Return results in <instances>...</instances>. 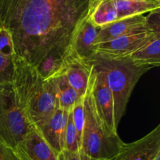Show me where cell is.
Instances as JSON below:
<instances>
[{
	"instance_id": "cell-12",
	"label": "cell",
	"mask_w": 160,
	"mask_h": 160,
	"mask_svg": "<svg viewBox=\"0 0 160 160\" xmlns=\"http://www.w3.org/2000/svg\"><path fill=\"white\" fill-rule=\"evenodd\" d=\"M15 149L21 160H58L57 154L35 128L27 134Z\"/></svg>"
},
{
	"instance_id": "cell-14",
	"label": "cell",
	"mask_w": 160,
	"mask_h": 160,
	"mask_svg": "<svg viewBox=\"0 0 160 160\" xmlns=\"http://www.w3.org/2000/svg\"><path fill=\"white\" fill-rule=\"evenodd\" d=\"M99 29L87 18L75 32L71 48L84 59L88 60L95 53L94 42Z\"/></svg>"
},
{
	"instance_id": "cell-17",
	"label": "cell",
	"mask_w": 160,
	"mask_h": 160,
	"mask_svg": "<svg viewBox=\"0 0 160 160\" xmlns=\"http://www.w3.org/2000/svg\"><path fill=\"white\" fill-rule=\"evenodd\" d=\"M14 70L13 58H6L0 55V90L12 85Z\"/></svg>"
},
{
	"instance_id": "cell-9",
	"label": "cell",
	"mask_w": 160,
	"mask_h": 160,
	"mask_svg": "<svg viewBox=\"0 0 160 160\" xmlns=\"http://www.w3.org/2000/svg\"><path fill=\"white\" fill-rule=\"evenodd\" d=\"M160 153V125L132 143H123L112 160H154Z\"/></svg>"
},
{
	"instance_id": "cell-2",
	"label": "cell",
	"mask_w": 160,
	"mask_h": 160,
	"mask_svg": "<svg viewBox=\"0 0 160 160\" xmlns=\"http://www.w3.org/2000/svg\"><path fill=\"white\" fill-rule=\"evenodd\" d=\"M13 88L19 106L30 123L36 128L58 108L50 83L34 67L21 58L13 57Z\"/></svg>"
},
{
	"instance_id": "cell-19",
	"label": "cell",
	"mask_w": 160,
	"mask_h": 160,
	"mask_svg": "<svg viewBox=\"0 0 160 160\" xmlns=\"http://www.w3.org/2000/svg\"><path fill=\"white\" fill-rule=\"evenodd\" d=\"M0 55L11 59L16 56L12 34L3 27H0Z\"/></svg>"
},
{
	"instance_id": "cell-20",
	"label": "cell",
	"mask_w": 160,
	"mask_h": 160,
	"mask_svg": "<svg viewBox=\"0 0 160 160\" xmlns=\"http://www.w3.org/2000/svg\"><path fill=\"white\" fill-rule=\"evenodd\" d=\"M57 156L58 160H104L97 159L90 157L81 150H79L76 152H72L63 150Z\"/></svg>"
},
{
	"instance_id": "cell-21",
	"label": "cell",
	"mask_w": 160,
	"mask_h": 160,
	"mask_svg": "<svg viewBox=\"0 0 160 160\" xmlns=\"http://www.w3.org/2000/svg\"><path fill=\"white\" fill-rule=\"evenodd\" d=\"M0 160H21L15 148L0 140Z\"/></svg>"
},
{
	"instance_id": "cell-3",
	"label": "cell",
	"mask_w": 160,
	"mask_h": 160,
	"mask_svg": "<svg viewBox=\"0 0 160 160\" xmlns=\"http://www.w3.org/2000/svg\"><path fill=\"white\" fill-rule=\"evenodd\" d=\"M89 62L93 68L101 72L113 96L115 123L118 128L123 117L131 93L139 79L152 67L138 65L129 56L121 58H108L94 53Z\"/></svg>"
},
{
	"instance_id": "cell-6",
	"label": "cell",
	"mask_w": 160,
	"mask_h": 160,
	"mask_svg": "<svg viewBox=\"0 0 160 160\" xmlns=\"http://www.w3.org/2000/svg\"><path fill=\"white\" fill-rule=\"evenodd\" d=\"M150 28L139 30L95 46V53L108 58L127 57L148 42L156 33Z\"/></svg>"
},
{
	"instance_id": "cell-16",
	"label": "cell",
	"mask_w": 160,
	"mask_h": 160,
	"mask_svg": "<svg viewBox=\"0 0 160 160\" xmlns=\"http://www.w3.org/2000/svg\"><path fill=\"white\" fill-rule=\"evenodd\" d=\"M81 149L78 133L73 119L72 108L69 110L68 119H67V128L65 134V150L72 152H76Z\"/></svg>"
},
{
	"instance_id": "cell-4",
	"label": "cell",
	"mask_w": 160,
	"mask_h": 160,
	"mask_svg": "<svg viewBox=\"0 0 160 160\" xmlns=\"http://www.w3.org/2000/svg\"><path fill=\"white\" fill-rule=\"evenodd\" d=\"M123 143L118 134L109 131L100 119L94 102L90 78L84 95V125L81 150L94 159L112 160Z\"/></svg>"
},
{
	"instance_id": "cell-22",
	"label": "cell",
	"mask_w": 160,
	"mask_h": 160,
	"mask_svg": "<svg viewBox=\"0 0 160 160\" xmlns=\"http://www.w3.org/2000/svg\"><path fill=\"white\" fill-rule=\"evenodd\" d=\"M133 1H149V2H160V0H133Z\"/></svg>"
},
{
	"instance_id": "cell-11",
	"label": "cell",
	"mask_w": 160,
	"mask_h": 160,
	"mask_svg": "<svg viewBox=\"0 0 160 160\" xmlns=\"http://www.w3.org/2000/svg\"><path fill=\"white\" fill-rule=\"evenodd\" d=\"M145 28H150L153 31H156L148 25L146 16L143 14H139V15L123 17V18L101 27L94 42V45L95 46L99 44L105 43L112 39L117 38L120 36L125 35V34L139 31V30L145 29Z\"/></svg>"
},
{
	"instance_id": "cell-8",
	"label": "cell",
	"mask_w": 160,
	"mask_h": 160,
	"mask_svg": "<svg viewBox=\"0 0 160 160\" xmlns=\"http://www.w3.org/2000/svg\"><path fill=\"white\" fill-rule=\"evenodd\" d=\"M59 70L64 73L69 84L82 96L88 87L93 65L81 58L72 48L64 57Z\"/></svg>"
},
{
	"instance_id": "cell-15",
	"label": "cell",
	"mask_w": 160,
	"mask_h": 160,
	"mask_svg": "<svg viewBox=\"0 0 160 160\" xmlns=\"http://www.w3.org/2000/svg\"><path fill=\"white\" fill-rule=\"evenodd\" d=\"M138 65L154 68L160 65V32L156 33L142 46L129 56Z\"/></svg>"
},
{
	"instance_id": "cell-18",
	"label": "cell",
	"mask_w": 160,
	"mask_h": 160,
	"mask_svg": "<svg viewBox=\"0 0 160 160\" xmlns=\"http://www.w3.org/2000/svg\"><path fill=\"white\" fill-rule=\"evenodd\" d=\"M84 95H82L78 99L76 104L72 108L73 123H74L77 133H78V140H79L80 148H81V144H82L83 130H84Z\"/></svg>"
},
{
	"instance_id": "cell-5",
	"label": "cell",
	"mask_w": 160,
	"mask_h": 160,
	"mask_svg": "<svg viewBox=\"0 0 160 160\" xmlns=\"http://www.w3.org/2000/svg\"><path fill=\"white\" fill-rule=\"evenodd\" d=\"M34 128L19 106L12 86L0 90V140L16 148Z\"/></svg>"
},
{
	"instance_id": "cell-13",
	"label": "cell",
	"mask_w": 160,
	"mask_h": 160,
	"mask_svg": "<svg viewBox=\"0 0 160 160\" xmlns=\"http://www.w3.org/2000/svg\"><path fill=\"white\" fill-rule=\"evenodd\" d=\"M45 79L51 84L56 95L58 107L60 109L69 111L81 97L70 86L64 73L59 69Z\"/></svg>"
},
{
	"instance_id": "cell-23",
	"label": "cell",
	"mask_w": 160,
	"mask_h": 160,
	"mask_svg": "<svg viewBox=\"0 0 160 160\" xmlns=\"http://www.w3.org/2000/svg\"><path fill=\"white\" fill-rule=\"evenodd\" d=\"M154 160H160V153H159V154L156 156V158H155Z\"/></svg>"
},
{
	"instance_id": "cell-10",
	"label": "cell",
	"mask_w": 160,
	"mask_h": 160,
	"mask_svg": "<svg viewBox=\"0 0 160 160\" xmlns=\"http://www.w3.org/2000/svg\"><path fill=\"white\" fill-rule=\"evenodd\" d=\"M69 111L58 107L36 129L50 148L58 155L65 150V134Z\"/></svg>"
},
{
	"instance_id": "cell-7",
	"label": "cell",
	"mask_w": 160,
	"mask_h": 160,
	"mask_svg": "<svg viewBox=\"0 0 160 160\" xmlns=\"http://www.w3.org/2000/svg\"><path fill=\"white\" fill-rule=\"evenodd\" d=\"M91 80L94 102L100 119L109 131L118 134L114 117L113 96L106 84L104 76L101 72L93 68Z\"/></svg>"
},
{
	"instance_id": "cell-1",
	"label": "cell",
	"mask_w": 160,
	"mask_h": 160,
	"mask_svg": "<svg viewBox=\"0 0 160 160\" xmlns=\"http://www.w3.org/2000/svg\"><path fill=\"white\" fill-rule=\"evenodd\" d=\"M96 0H0V27L11 33L16 56L44 78L60 67Z\"/></svg>"
}]
</instances>
